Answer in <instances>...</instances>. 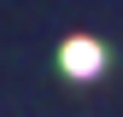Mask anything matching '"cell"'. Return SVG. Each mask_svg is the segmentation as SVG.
<instances>
[{"label":"cell","mask_w":123,"mask_h":117,"mask_svg":"<svg viewBox=\"0 0 123 117\" xmlns=\"http://www.w3.org/2000/svg\"><path fill=\"white\" fill-rule=\"evenodd\" d=\"M100 64H105L100 41H65V70L70 76H100Z\"/></svg>","instance_id":"obj_1"}]
</instances>
